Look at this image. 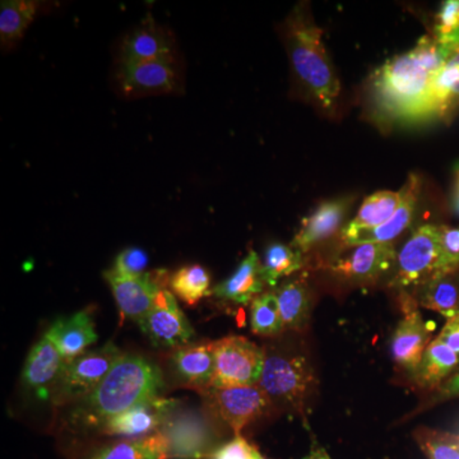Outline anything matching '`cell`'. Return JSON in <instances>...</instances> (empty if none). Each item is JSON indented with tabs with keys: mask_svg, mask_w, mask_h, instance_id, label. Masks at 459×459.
<instances>
[{
	"mask_svg": "<svg viewBox=\"0 0 459 459\" xmlns=\"http://www.w3.org/2000/svg\"><path fill=\"white\" fill-rule=\"evenodd\" d=\"M446 57L442 45L424 36L409 53L388 60L374 77L379 108L397 119L420 120L431 81Z\"/></svg>",
	"mask_w": 459,
	"mask_h": 459,
	"instance_id": "obj_1",
	"label": "cell"
},
{
	"mask_svg": "<svg viewBox=\"0 0 459 459\" xmlns=\"http://www.w3.org/2000/svg\"><path fill=\"white\" fill-rule=\"evenodd\" d=\"M164 386L161 370L137 355L117 359L101 385L78 402L74 418L87 427L101 428L108 419L135 404L157 397Z\"/></svg>",
	"mask_w": 459,
	"mask_h": 459,
	"instance_id": "obj_2",
	"label": "cell"
},
{
	"mask_svg": "<svg viewBox=\"0 0 459 459\" xmlns=\"http://www.w3.org/2000/svg\"><path fill=\"white\" fill-rule=\"evenodd\" d=\"M285 31L295 74L323 107L333 108L340 96L341 84L322 42L323 30L299 5L287 18Z\"/></svg>",
	"mask_w": 459,
	"mask_h": 459,
	"instance_id": "obj_3",
	"label": "cell"
},
{
	"mask_svg": "<svg viewBox=\"0 0 459 459\" xmlns=\"http://www.w3.org/2000/svg\"><path fill=\"white\" fill-rule=\"evenodd\" d=\"M212 344L214 373L211 388L259 385L264 369V350L240 336L225 337Z\"/></svg>",
	"mask_w": 459,
	"mask_h": 459,
	"instance_id": "obj_4",
	"label": "cell"
},
{
	"mask_svg": "<svg viewBox=\"0 0 459 459\" xmlns=\"http://www.w3.org/2000/svg\"><path fill=\"white\" fill-rule=\"evenodd\" d=\"M444 274L440 264V226H420L397 255L394 285L420 286Z\"/></svg>",
	"mask_w": 459,
	"mask_h": 459,
	"instance_id": "obj_5",
	"label": "cell"
},
{
	"mask_svg": "<svg viewBox=\"0 0 459 459\" xmlns=\"http://www.w3.org/2000/svg\"><path fill=\"white\" fill-rule=\"evenodd\" d=\"M120 356L119 349L110 342L66 362L54 394L56 402L68 403L89 397L101 385Z\"/></svg>",
	"mask_w": 459,
	"mask_h": 459,
	"instance_id": "obj_6",
	"label": "cell"
},
{
	"mask_svg": "<svg viewBox=\"0 0 459 459\" xmlns=\"http://www.w3.org/2000/svg\"><path fill=\"white\" fill-rule=\"evenodd\" d=\"M313 383V371L303 356L285 358L265 353L259 385L270 398H276L301 410Z\"/></svg>",
	"mask_w": 459,
	"mask_h": 459,
	"instance_id": "obj_7",
	"label": "cell"
},
{
	"mask_svg": "<svg viewBox=\"0 0 459 459\" xmlns=\"http://www.w3.org/2000/svg\"><path fill=\"white\" fill-rule=\"evenodd\" d=\"M204 394L214 415L237 435L249 422L261 418L271 403V398L261 385L210 388Z\"/></svg>",
	"mask_w": 459,
	"mask_h": 459,
	"instance_id": "obj_8",
	"label": "cell"
},
{
	"mask_svg": "<svg viewBox=\"0 0 459 459\" xmlns=\"http://www.w3.org/2000/svg\"><path fill=\"white\" fill-rule=\"evenodd\" d=\"M137 323L151 342L162 349H179L195 337V331L174 294L165 289L157 295L152 309Z\"/></svg>",
	"mask_w": 459,
	"mask_h": 459,
	"instance_id": "obj_9",
	"label": "cell"
},
{
	"mask_svg": "<svg viewBox=\"0 0 459 459\" xmlns=\"http://www.w3.org/2000/svg\"><path fill=\"white\" fill-rule=\"evenodd\" d=\"M179 80L174 59L119 62L117 74L119 89L128 98L175 92Z\"/></svg>",
	"mask_w": 459,
	"mask_h": 459,
	"instance_id": "obj_10",
	"label": "cell"
},
{
	"mask_svg": "<svg viewBox=\"0 0 459 459\" xmlns=\"http://www.w3.org/2000/svg\"><path fill=\"white\" fill-rule=\"evenodd\" d=\"M437 41L446 50V62L434 74L420 120L446 117L459 105V31Z\"/></svg>",
	"mask_w": 459,
	"mask_h": 459,
	"instance_id": "obj_11",
	"label": "cell"
},
{
	"mask_svg": "<svg viewBox=\"0 0 459 459\" xmlns=\"http://www.w3.org/2000/svg\"><path fill=\"white\" fill-rule=\"evenodd\" d=\"M421 180L416 174L410 175L401 190V204L391 219L383 225L373 229H350L344 226L341 232L342 243L347 247H358L362 244L392 243L395 238L409 228L412 222L416 204H418Z\"/></svg>",
	"mask_w": 459,
	"mask_h": 459,
	"instance_id": "obj_12",
	"label": "cell"
},
{
	"mask_svg": "<svg viewBox=\"0 0 459 459\" xmlns=\"http://www.w3.org/2000/svg\"><path fill=\"white\" fill-rule=\"evenodd\" d=\"M177 406V401L152 397L124 411L119 415L108 419L100 430L101 433L126 437V439H142L157 433L160 427L165 425L169 415Z\"/></svg>",
	"mask_w": 459,
	"mask_h": 459,
	"instance_id": "obj_13",
	"label": "cell"
},
{
	"mask_svg": "<svg viewBox=\"0 0 459 459\" xmlns=\"http://www.w3.org/2000/svg\"><path fill=\"white\" fill-rule=\"evenodd\" d=\"M66 361L47 333L42 336L27 358L23 369V385L41 400L56 394Z\"/></svg>",
	"mask_w": 459,
	"mask_h": 459,
	"instance_id": "obj_14",
	"label": "cell"
},
{
	"mask_svg": "<svg viewBox=\"0 0 459 459\" xmlns=\"http://www.w3.org/2000/svg\"><path fill=\"white\" fill-rule=\"evenodd\" d=\"M160 274L161 272L144 273L140 277H122L111 271L105 272V279L124 316L138 322L152 309L157 295L164 289L159 280Z\"/></svg>",
	"mask_w": 459,
	"mask_h": 459,
	"instance_id": "obj_15",
	"label": "cell"
},
{
	"mask_svg": "<svg viewBox=\"0 0 459 459\" xmlns=\"http://www.w3.org/2000/svg\"><path fill=\"white\" fill-rule=\"evenodd\" d=\"M404 318L395 328L392 340V355L394 361L412 376L430 344L431 329L413 307L412 300L404 304Z\"/></svg>",
	"mask_w": 459,
	"mask_h": 459,
	"instance_id": "obj_16",
	"label": "cell"
},
{
	"mask_svg": "<svg viewBox=\"0 0 459 459\" xmlns=\"http://www.w3.org/2000/svg\"><path fill=\"white\" fill-rule=\"evenodd\" d=\"M346 258L334 263L332 270L353 282H371L385 274L394 262L397 252L394 243H371L353 247Z\"/></svg>",
	"mask_w": 459,
	"mask_h": 459,
	"instance_id": "obj_17",
	"label": "cell"
},
{
	"mask_svg": "<svg viewBox=\"0 0 459 459\" xmlns=\"http://www.w3.org/2000/svg\"><path fill=\"white\" fill-rule=\"evenodd\" d=\"M169 59H174L171 36L162 27L157 26L151 14H148L123 41L119 62Z\"/></svg>",
	"mask_w": 459,
	"mask_h": 459,
	"instance_id": "obj_18",
	"label": "cell"
},
{
	"mask_svg": "<svg viewBox=\"0 0 459 459\" xmlns=\"http://www.w3.org/2000/svg\"><path fill=\"white\" fill-rule=\"evenodd\" d=\"M66 362L80 358L98 341L95 325L89 312H78L56 320L47 332Z\"/></svg>",
	"mask_w": 459,
	"mask_h": 459,
	"instance_id": "obj_19",
	"label": "cell"
},
{
	"mask_svg": "<svg viewBox=\"0 0 459 459\" xmlns=\"http://www.w3.org/2000/svg\"><path fill=\"white\" fill-rule=\"evenodd\" d=\"M172 367L184 385L204 394L211 388L214 373L213 344H186L175 350Z\"/></svg>",
	"mask_w": 459,
	"mask_h": 459,
	"instance_id": "obj_20",
	"label": "cell"
},
{
	"mask_svg": "<svg viewBox=\"0 0 459 459\" xmlns=\"http://www.w3.org/2000/svg\"><path fill=\"white\" fill-rule=\"evenodd\" d=\"M349 208L350 199H338L320 204L316 212L304 220L291 246L299 252H309L313 247L331 238L340 229Z\"/></svg>",
	"mask_w": 459,
	"mask_h": 459,
	"instance_id": "obj_21",
	"label": "cell"
},
{
	"mask_svg": "<svg viewBox=\"0 0 459 459\" xmlns=\"http://www.w3.org/2000/svg\"><path fill=\"white\" fill-rule=\"evenodd\" d=\"M264 286L262 263L255 252H250L231 277L214 287L212 294L222 300L246 305L262 295Z\"/></svg>",
	"mask_w": 459,
	"mask_h": 459,
	"instance_id": "obj_22",
	"label": "cell"
},
{
	"mask_svg": "<svg viewBox=\"0 0 459 459\" xmlns=\"http://www.w3.org/2000/svg\"><path fill=\"white\" fill-rule=\"evenodd\" d=\"M459 374V358L443 341L435 338L425 350L413 379L422 388L434 389L448 377Z\"/></svg>",
	"mask_w": 459,
	"mask_h": 459,
	"instance_id": "obj_23",
	"label": "cell"
},
{
	"mask_svg": "<svg viewBox=\"0 0 459 459\" xmlns=\"http://www.w3.org/2000/svg\"><path fill=\"white\" fill-rule=\"evenodd\" d=\"M169 452L170 443L168 437L157 431L142 439H123L107 444L84 459H166Z\"/></svg>",
	"mask_w": 459,
	"mask_h": 459,
	"instance_id": "obj_24",
	"label": "cell"
},
{
	"mask_svg": "<svg viewBox=\"0 0 459 459\" xmlns=\"http://www.w3.org/2000/svg\"><path fill=\"white\" fill-rule=\"evenodd\" d=\"M457 271L440 274L418 286L419 304L442 314L448 319L458 316L459 276Z\"/></svg>",
	"mask_w": 459,
	"mask_h": 459,
	"instance_id": "obj_25",
	"label": "cell"
},
{
	"mask_svg": "<svg viewBox=\"0 0 459 459\" xmlns=\"http://www.w3.org/2000/svg\"><path fill=\"white\" fill-rule=\"evenodd\" d=\"M33 0H3L0 3V42L3 48L14 47L25 36L38 13Z\"/></svg>",
	"mask_w": 459,
	"mask_h": 459,
	"instance_id": "obj_26",
	"label": "cell"
},
{
	"mask_svg": "<svg viewBox=\"0 0 459 459\" xmlns=\"http://www.w3.org/2000/svg\"><path fill=\"white\" fill-rule=\"evenodd\" d=\"M277 305L283 327L301 329L307 325L310 312V295L304 281H290L277 290Z\"/></svg>",
	"mask_w": 459,
	"mask_h": 459,
	"instance_id": "obj_27",
	"label": "cell"
},
{
	"mask_svg": "<svg viewBox=\"0 0 459 459\" xmlns=\"http://www.w3.org/2000/svg\"><path fill=\"white\" fill-rule=\"evenodd\" d=\"M303 264V253L296 247L285 244H271L265 250L264 261L262 263L265 285H276L277 281L300 270Z\"/></svg>",
	"mask_w": 459,
	"mask_h": 459,
	"instance_id": "obj_28",
	"label": "cell"
},
{
	"mask_svg": "<svg viewBox=\"0 0 459 459\" xmlns=\"http://www.w3.org/2000/svg\"><path fill=\"white\" fill-rule=\"evenodd\" d=\"M401 204V193L377 192L365 199L355 219L349 223L350 229H373L391 219Z\"/></svg>",
	"mask_w": 459,
	"mask_h": 459,
	"instance_id": "obj_29",
	"label": "cell"
},
{
	"mask_svg": "<svg viewBox=\"0 0 459 459\" xmlns=\"http://www.w3.org/2000/svg\"><path fill=\"white\" fill-rule=\"evenodd\" d=\"M170 285L174 294L189 305H195L211 294L210 273L199 264L186 265L175 272Z\"/></svg>",
	"mask_w": 459,
	"mask_h": 459,
	"instance_id": "obj_30",
	"label": "cell"
},
{
	"mask_svg": "<svg viewBox=\"0 0 459 459\" xmlns=\"http://www.w3.org/2000/svg\"><path fill=\"white\" fill-rule=\"evenodd\" d=\"M283 328L276 294L265 292L253 300L252 329L255 333L264 337L277 336Z\"/></svg>",
	"mask_w": 459,
	"mask_h": 459,
	"instance_id": "obj_31",
	"label": "cell"
},
{
	"mask_svg": "<svg viewBox=\"0 0 459 459\" xmlns=\"http://www.w3.org/2000/svg\"><path fill=\"white\" fill-rule=\"evenodd\" d=\"M420 446L430 459H459V437L439 431L424 430L418 435Z\"/></svg>",
	"mask_w": 459,
	"mask_h": 459,
	"instance_id": "obj_32",
	"label": "cell"
},
{
	"mask_svg": "<svg viewBox=\"0 0 459 459\" xmlns=\"http://www.w3.org/2000/svg\"><path fill=\"white\" fill-rule=\"evenodd\" d=\"M148 255L141 247H126L115 259L113 273L122 277H140L146 273Z\"/></svg>",
	"mask_w": 459,
	"mask_h": 459,
	"instance_id": "obj_33",
	"label": "cell"
},
{
	"mask_svg": "<svg viewBox=\"0 0 459 459\" xmlns=\"http://www.w3.org/2000/svg\"><path fill=\"white\" fill-rule=\"evenodd\" d=\"M440 264L444 274L458 270L459 228L440 226Z\"/></svg>",
	"mask_w": 459,
	"mask_h": 459,
	"instance_id": "obj_34",
	"label": "cell"
},
{
	"mask_svg": "<svg viewBox=\"0 0 459 459\" xmlns=\"http://www.w3.org/2000/svg\"><path fill=\"white\" fill-rule=\"evenodd\" d=\"M459 31V0H446L437 14L435 36L437 40L449 38Z\"/></svg>",
	"mask_w": 459,
	"mask_h": 459,
	"instance_id": "obj_35",
	"label": "cell"
},
{
	"mask_svg": "<svg viewBox=\"0 0 459 459\" xmlns=\"http://www.w3.org/2000/svg\"><path fill=\"white\" fill-rule=\"evenodd\" d=\"M261 457L258 451L253 448L240 435L234 440L225 444L222 448L214 453L212 459H258Z\"/></svg>",
	"mask_w": 459,
	"mask_h": 459,
	"instance_id": "obj_36",
	"label": "cell"
},
{
	"mask_svg": "<svg viewBox=\"0 0 459 459\" xmlns=\"http://www.w3.org/2000/svg\"><path fill=\"white\" fill-rule=\"evenodd\" d=\"M437 338L443 341L453 352L457 353L459 358V314L448 319Z\"/></svg>",
	"mask_w": 459,
	"mask_h": 459,
	"instance_id": "obj_37",
	"label": "cell"
},
{
	"mask_svg": "<svg viewBox=\"0 0 459 459\" xmlns=\"http://www.w3.org/2000/svg\"><path fill=\"white\" fill-rule=\"evenodd\" d=\"M452 398H459V374L448 377L442 385L437 386L435 394V401H446Z\"/></svg>",
	"mask_w": 459,
	"mask_h": 459,
	"instance_id": "obj_38",
	"label": "cell"
},
{
	"mask_svg": "<svg viewBox=\"0 0 459 459\" xmlns=\"http://www.w3.org/2000/svg\"><path fill=\"white\" fill-rule=\"evenodd\" d=\"M304 459H331L325 451L323 449H314V451L309 453V455H307Z\"/></svg>",
	"mask_w": 459,
	"mask_h": 459,
	"instance_id": "obj_39",
	"label": "cell"
},
{
	"mask_svg": "<svg viewBox=\"0 0 459 459\" xmlns=\"http://www.w3.org/2000/svg\"><path fill=\"white\" fill-rule=\"evenodd\" d=\"M455 211H457V213L459 214V171H458L457 190H455Z\"/></svg>",
	"mask_w": 459,
	"mask_h": 459,
	"instance_id": "obj_40",
	"label": "cell"
},
{
	"mask_svg": "<svg viewBox=\"0 0 459 459\" xmlns=\"http://www.w3.org/2000/svg\"><path fill=\"white\" fill-rule=\"evenodd\" d=\"M258 459H264V458H263L262 455H261V457H259Z\"/></svg>",
	"mask_w": 459,
	"mask_h": 459,
	"instance_id": "obj_41",
	"label": "cell"
}]
</instances>
